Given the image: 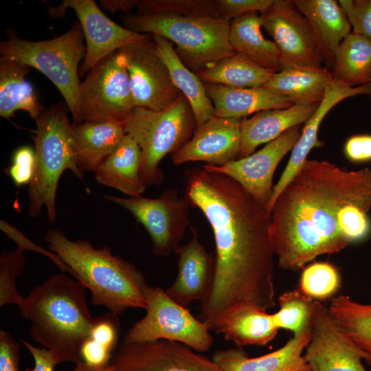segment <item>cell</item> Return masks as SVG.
Wrapping results in <instances>:
<instances>
[{"label": "cell", "instance_id": "33", "mask_svg": "<svg viewBox=\"0 0 371 371\" xmlns=\"http://www.w3.org/2000/svg\"><path fill=\"white\" fill-rule=\"evenodd\" d=\"M275 74L245 54L235 52L232 56L218 61L196 75L203 82L234 88H256L262 87Z\"/></svg>", "mask_w": 371, "mask_h": 371}, {"label": "cell", "instance_id": "5", "mask_svg": "<svg viewBox=\"0 0 371 371\" xmlns=\"http://www.w3.org/2000/svg\"><path fill=\"white\" fill-rule=\"evenodd\" d=\"M126 28L164 37L177 45L183 63L196 74L232 56L230 22L222 18L176 14H131L122 16Z\"/></svg>", "mask_w": 371, "mask_h": 371}, {"label": "cell", "instance_id": "8", "mask_svg": "<svg viewBox=\"0 0 371 371\" xmlns=\"http://www.w3.org/2000/svg\"><path fill=\"white\" fill-rule=\"evenodd\" d=\"M123 125L141 149L140 176L147 186L163 183L160 161L186 144L196 128L192 107L183 94L161 111L135 107Z\"/></svg>", "mask_w": 371, "mask_h": 371}, {"label": "cell", "instance_id": "42", "mask_svg": "<svg viewBox=\"0 0 371 371\" xmlns=\"http://www.w3.org/2000/svg\"><path fill=\"white\" fill-rule=\"evenodd\" d=\"M273 2L274 0H216L220 18L227 21L251 12L262 13Z\"/></svg>", "mask_w": 371, "mask_h": 371}, {"label": "cell", "instance_id": "12", "mask_svg": "<svg viewBox=\"0 0 371 371\" xmlns=\"http://www.w3.org/2000/svg\"><path fill=\"white\" fill-rule=\"evenodd\" d=\"M262 27L273 38L280 55L282 69H321L319 45L304 16L291 1L274 0L260 13Z\"/></svg>", "mask_w": 371, "mask_h": 371}, {"label": "cell", "instance_id": "3", "mask_svg": "<svg viewBox=\"0 0 371 371\" xmlns=\"http://www.w3.org/2000/svg\"><path fill=\"white\" fill-rule=\"evenodd\" d=\"M85 289L63 273L53 274L32 289L19 308L21 317L30 322L32 339L48 350L58 364L82 361L81 348L95 319Z\"/></svg>", "mask_w": 371, "mask_h": 371}, {"label": "cell", "instance_id": "15", "mask_svg": "<svg viewBox=\"0 0 371 371\" xmlns=\"http://www.w3.org/2000/svg\"><path fill=\"white\" fill-rule=\"evenodd\" d=\"M304 357L311 371H367L362 360L371 363V355L342 333L328 308L317 300H314L312 334Z\"/></svg>", "mask_w": 371, "mask_h": 371}, {"label": "cell", "instance_id": "16", "mask_svg": "<svg viewBox=\"0 0 371 371\" xmlns=\"http://www.w3.org/2000/svg\"><path fill=\"white\" fill-rule=\"evenodd\" d=\"M152 38L121 50L125 57L135 107L161 111L170 106L182 93L157 54Z\"/></svg>", "mask_w": 371, "mask_h": 371}, {"label": "cell", "instance_id": "29", "mask_svg": "<svg viewBox=\"0 0 371 371\" xmlns=\"http://www.w3.org/2000/svg\"><path fill=\"white\" fill-rule=\"evenodd\" d=\"M333 79L326 68L283 69L276 73L262 87L287 98L293 104H319Z\"/></svg>", "mask_w": 371, "mask_h": 371}, {"label": "cell", "instance_id": "26", "mask_svg": "<svg viewBox=\"0 0 371 371\" xmlns=\"http://www.w3.org/2000/svg\"><path fill=\"white\" fill-rule=\"evenodd\" d=\"M142 162L139 145L126 134L117 147L95 169V178L99 183L130 197L140 196L147 188L140 176Z\"/></svg>", "mask_w": 371, "mask_h": 371}, {"label": "cell", "instance_id": "45", "mask_svg": "<svg viewBox=\"0 0 371 371\" xmlns=\"http://www.w3.org/2000/svg\"><path fill=\"white\" fill-rule=\"evenodd\" d=\"M20 341L29 350L34 361V367L32 368H27L25 371H54L58 363L48 350L34 346L23 339H21Z\"/></svg>", "mask_w": 371, "mask_h": 371}, {"label": "cell", "instance_id": "11", "mask_svg": "<svg viewBox=\"0 0 371 371\" xmlns=\"http://www.w3.org/2000/svg\"><path fill=\"white\" fill-rule=\"evenodd\" d=\"M104 197L126 209L144 227L157 256L166 257L175 251L190 226V204L185 196H179L175 188L166 189L156 199L142 195L126 198L105 194Z\"/></svg>", "mask_w": 371, "mask_h": 371}, {"label": "cell", "instance_id": "13", "mask_svg": "<svg viewBox=\"0 0 371 371\" xmlns=\"http://www.w3.org/2000/svg\"><path fill=\"white\" fill-rule=\"evenodd\" d=\"M109 366L115 371H223L212 359L177 341H122Z\"/></svg>", "mask_w": 371, "mask_h": 371}, {"label": "cell", "instance_id": "1", "mask_svg": "<svg viewBox=\"0 0 371 371\" xmlns=\"http://www.w3.org/2000/svg\"><path fill=\"white\" fill-rule=\"evenodd\" d=\"M185 197L203 214L215 242L211 290L198 319L210 330L232 306L249 304L267 311L276 306L271 214L229 177L201 168L188 169Z\"/></svg>", "mask_w": 371, "mask_h": 371}, {"label": "cell", "instance_id": "22", "mask_svg": "<svg viewBox=\"0 0 371 371\" xmlns=\"http://www.w3.org/2000/svg\"><path fill=\"white\" fill-rule=\"evenodd\" d=\"M318 105L293 104L284 109L265 110L255 113L249 119H242L238 158L251 155L260 144L269 143L287 130L306 123Z\"/></svg>", "mask_w": 371, "mask_h": 371}, {"label": "cell", "instance_id": "37", "mask_svg": "<svg viewBox=\"0 0 371 371\" xmlns=\"http://www.w3.org/2000/svg\"><path fill=\"white\" fill-rule=\"evenodd\" d=\"M341 286L338 269L327 262H314L303 269L299 289L313 300L333 298Z\"/></svg>", "mask_w": 371, "mask_h": 371}, {"label": "cell", "instance_id": "18", "mask_svg": "<svg viewBox=\"0 0 371 371\" xmlns=\"http://www.w3.org/2000/svg\"><path fill=\"white\" fill-rule=\"evenodd\" d=\"M242 119L214 115L197 126L190 139L171 155L175 165L205 161L222 166L238 159L240 150Z\"/></svg>", "mask_w": 371, "mask_h": 371}, {"label": "cell", "instance_id": "7", "mask_svg": "<svg viewBox=\"0 0 371 371\" xmlns=\"http://www.w3.org/2000/svg\"><path fill=\"white\" fill-rule=\"evenodd\" d=\"M80 23L60 36L41 41L16 37L0 43V58L34 68L44 74L62 94L74 123H82L79 113L81 85L78 66L85 56L86 46Z\"/></svg>", "mask_w": 371, "mask_h": 371}, {"label": "cell", "instance_id": "41", "mask_svg": "<svg viewBox=\"0 0 371 371\" xmlns=\"http://www.w3.org/2000/svg\"><path fill=\"white\" fill-rule=\"evenodd\" d=\"M35 163V150L32 148L24 146L14 152L8 174L16 187L30 184L34 175Z\"/></svg>", "mask_w": 371, "mask_h": 371}, {"label": "cell", "instance_id": "9", "mask_svg": "<svg viewBox=\"0 0 371 371\" xmlns=\"http://www.w3.org/2000/svg\"><path fill=\"white\" fill-rule=\"evenodd\" d=\"M145 315L134 323L123 340L147 342L168 340L185 344L194 350L205 352L213 345L207 324L195 317L188 309L174 301L160 287L147 284Z\"/></svg>", "mask_w": 371, "mask_h": 371}, {"label": "cell", "instance_id": "32", "mask_svg": "<svg viewBox=\"0 0 371 371\" xmlns=\"http://www.w3.org/2000/svg\"><path fill=\"white\" fill-rule=\"evenodd\" d=\"M333 77L339 83L355 87L371 82V39L351 32L337 48Z\"/></svg>", "mask_w": 371, "mask_h": 371}, {"label": "cell", "instance_id": "28", "mask_svg": "<svg viewBox=\"0 0 371 371\" xmlns=\"http://www.w3.org/2000/svg\"><path fill=\"white\" fill-rule=\"evenodd\" d=\"M152 36L156 53L167 67L172 82L192 107L196 126L201 125L214 117L215 113L203 82L183 63L170 41L162 36Z\"/></svg>", "mask_w": 371, "mask_h": 371}, {"label": "cell", "instance_id": "31", "mask_svg": "<svg viewBox=\"0 0 371 371\" xmlns=\"http://www.w3.org/2000/svg\"><path fill=\"white\" fill-rule=\"evenodd\" d=\"M31 68L21 63L0 58V116L10 119L18 110H23L32 119L44 111L32 85L25 79Z\"/></svg>", "mask_w": 371, "mask_h": 371}, {"label": "cell", "instance_id": "27", "mask_svg": "<svg viewBox=\"0 0 371 371\" xmlns=\"http://www.w3.org/2000/svg\"><path fill=\"white\" fill-rule=\"evenodd\" d=\"M71 132L76 164L82 172L95 171L126 134L123 124L113 122L72 124Z\"/></svg>", "mask_w": 371, "mask_h": 371}, {"label": "cell", "instance_id": "34", "mask_svg": "<svg viewBox=\"0 0 371 371\" xmlns=\"http://www.w3.org/2000/svg\"><path fill=\"white\" fill-rule=\"evenodd\" d=\"M328 309L342 333L371 355V304H361L341 294L331 299Z\"/></svg>", "mask_w": 371, "mask_h": 371}, {"label": "cell", "instance_id": "2", "mask_svg": "<svg viewBox=\"0 0 371 371\" xmlns=\"http://www.w3.org/2000/svg\"><path fill=\"white\" fill-rule=\"evenodd\" d=\"M371 210V169L348 171L329 161L306 159L277 198L270 236L278 266L297 271L317 256L350 243L341 229L344 208Z\"/></svg>", "mask_w": 371, "mask_h": 371}, {"label": "cell", "instance_id": "36", "mask_svg": "<svg viewBox=\"0 0 371 371\" xmlns=\"http://www.w3.org/2000/svg\"><path fill=\"white\" fill-rule=\"evenodd\" d=\"M278 301L280 308L273 315L279 329L297 335L312 327L314 300L299 288L284 291Z\"/></svg>", "mask_w": 371, "mask_h": 371}, {"label": "cell", "instance_id": "38", "mask_svg": "<svg viewBox=\"0 0 371 371\" xmlns=\"http://www.w3.org/2000/svg\"><path fill=\"white\" fill-rule=\"evenodd\" d=\"M160 14L220 18L216 0H138L135 14Z\"/></svg>", "mask_w": 371, "mask_h": 371}, {"label": "cell", "instance_id": "35", "mask_svg": "<svg viewBox=\"0 0 371 371\" xmlns=\"http://www.w3.org/2000/svg\"><path fill=\"white\" fill-rule=\"evenodd\" d=\"M120 325L118 316L109 312L95 317L90 334L81 348L82 361L97 367L109 366L117 348Z\"/></svg>", "mask_w": 371, "mask_h": 371}, {"label": "cell", "instance_id": "46", "mask_svg": "<svg viewBox=\"0 0 371 371\" xmlns=\"http://www.w3.org/2000/svg\"><path fill=\"white\" fill-rule=\"evenodd\" d=\"M138 0H102L100 1L102 7L111 13L123 12L125 14L135 7L137 8Z\"/></svg>", "mask_w": 371, "mask_h": 371}, {"label": "cell", "instance_id": "6", "mask_svg": "<svg viewBox=\"0 0 371 371\" xmlns=\"http://www.w3.org/2000/svg\"><path fill=\"white\" fill-rule=\"evenodd\" d=\"M35 170L29 185L28 215L40 216L43 206L48 221L56 218V197L59 179L63 172L70 170L80 180L84 174L76 161L73 148L71 124L66 109L55 105L45 111L35 120Z\"/></svg>", "mask_w": 371, "mask_h": 371}, {"label": "cell", "instance_id": "40", "mask_svg": "<svg viewBox=\"0 0 371 371\" xmlns=\"http://www.w3.org/2000/svg\"><path fill=\"white\" fill-rule=\"evenodd\" d=\"M352 32L371 39V0L338 1Z\"/></svg>", "mask_w": 371, "mask_h": 371}, {"label": "cell", "instance_id": "20", "mask_svg": "<svg viewBox=\"0 0 371 371\" xmlns=\"http://www.w3.org/2000/svg\"><path fill=\"white\" fill-rule=\"evenodd\" d=\"M363 94L371 95L370 83L350 87L339 83L333 77L327 87L323 100L313 115L305 123L300 138L292 148L286 166L277 183L273 187L271 197L266 206V210L269 214L271 213L277 198L306 161L311 149L323 146L324 143L317 137V133L321 122L326 114L342 100Z\"/></svg>", "mask_w": 371, "mask_h": 371}, {"label": "cell", "instance_id": "4", "mask_svg": "<svg viewBox=\"0 0 371 371\" xmlns=\"http://www.w3.org/2000/svg\"><path fill=\"white\" fill-rule=\"evenodd\" d=\"M43 238L89 291L93 306H103L117 316L128 308H146L144 274L109 247L95 249L87 240H71L58 229H48Z\"/></svg>", "mask_w": 371, "mask_h": 371}, {"label": "cell", "instance_id": "21", "mask_svg": "<svg viewBox=\"0 0 371 371\" xmlns=\"http://www.w3.org/2000/svg\"><path fill=\"white\" fill-rule=\"evenodd\" d=\"M312 327L293 335L282 348L249 357L240 348L216 350L212 360L223 371H311L303 351L310 341Z\"/></svg>", "mask_w": 371, "mask_h": 371}, {"label": "cell", "instance_id": "43", "mask_svg": "<svg viewBox=\"0 0 371 371\" xmlns=\"http://www.w3.org/2000/svg\"><path fill=\"white\" fill-rule=\"evenodd\" d=\"M20 346L12 335L0 330V371H19Z\"/></svg>", "mask_w": 371, "mask_h": 371}, {"label": "cell", "instance_id": "23", "mask_svg": "<svg viewBox=\"0 0 371 371\" xmlns=\"http://www.w3.org/2000/svg\"><path fill=\"white\" fill-rule=\"evenodd\" d=\"M278 330L273 314L249 304H238L225 311L212 330L241 348L265 346L276 337Z\"/></svg>", "mask_w": 371, "mask_h": 371}, {"label": "cell", "instance_id": "48", "mask_svg": "<svg viewBox=\"0 0 371 371\" xmlns=\"http://www.w3.org/2000/svg\"><path fill=\"white\" fill-rule=\"evenodd\" d=\"M370 84H371V82H370Z\"/></svg>", "mask_w": 371, "mask_h": 371}, {"label": "cell", "instance_id": "44", "mask_svg": "<svg viewBox=\"0 0 371 371\" xmlns=\"http://www.w3.org/2000/svg\"><path fill=\"white\" fill-rule=\"evenodd\" d=\"M344 154L354 163L371 161V135L359 134L350 137L345 143Z\"/></svg>", "mask_w": 371, "mask_h": 371}, {"label": "cell", "instance_id": "30", "mask_svg": "<svg viewBox=\"0 0 371 371\" xmlns=\"http://www.w3.org/2000/svg\"><path fill=\"white\" fill-rule=\"evenodd\" d=\"M261 27L262 19L258 12L233 19L229 28L230 44L235 52L245 54L260 66L277 73L282 69L280 52L273 41L263 36Z\"/></svg>", "mask_w": 371, "mask_h": 371}, {"label": "cell", "instance_id": "17", "mask_svg": "<svg viewBox=\"0 0 371 371\" xmlns=\"http://www.w3.org/2000/svg\"><path fill=\"white\" fill-rule=\"evenodd\" d=\"M300 135V126H295L247 157L222 166L206 164L201 167L233 179L266 208L272 195V179L277 166L292 150Z\"/></svg>", "mask_w": 371, "mask_h": 371}, {"label": "cell", "instance_id": "14", "mask_svg": "<svg viewBox=\"0 0 371 371\" xmlns=\"http://www.w3.org/2000/svg\"><path fill=\"white\" fill-rule=\"evenodd\" d=\"M66 8L75 12L86 41V54L79 72L81 77L118 50L151 38L150 35L137 33L115 23L93 0H65L58 8L51 9L49 14L62 16Z\"/></svg>", "mask_w": 371, "mask_h": 371}, {"label": "cell", "instance_id": "47", "mask_svg": "<svg viewBox=\"0 0 371 371\" xmlns=\"http://www.w3.org/2000/svg\"><path fill=\"white\" fill-rule=\"evenodd\" d=\"M72 371H115L110 366L106 367H97L89 365L85 362L80 361L75 364Z\"/></svg>", "mask_w": 371, "mask_h": 371}, {"label": "cell", "instance_id": "10", "mask_svg": "<svg viewBox=\"0 0 371 371\" xmlns=\"http://www.w3.org/2000/svg\"><path fill=\"white\" fill-rule=\"evenodd\" d=\"M78 101L82 122L124 124L135 106L121 49L101 60L87 73L81 82Z\"/></svg>", "mask_w": 371, "mask_h": 371}, {"label": "cell", "instance_id": "19", "mask_svg": "<svg viewBox=\"0 0 371 371\" xmlns=\"http://www.w3.org/2000/svg\"><path fill=\"white\" fill-rule=\"evenodd\" d=\"M192 238L175 250L178 256V273L166 289V293L183 307L194 300L203 302L211 290L215 269V256L200 243L197 229L191 227Z\"/></svg>", "mask_w": 371, "mask_h": 371}, {"label": "cell", "instance_id": "39", "mask_svg": "<svg viewBox=\"0 0 371 371\" xmlns=\"http://www.w3.org/2000/svg\"><path fill=\"white\" fill-rule=\"evenodd\" d=\"M25 249L19 246L12 251H4L0 256V306L15 304L19 308L24 301L16 288V280L24 271Z\"/></svg>", "mask_w": 371, "mask_h": 371}, {"label": "cell", "instance_id": "24", "mask_svg": "<svg viewBox=\"0 0 371 371\" xmlns=\"http://www.w3.org/2000/svg\"><path fill=\"white\" fill-rule=\"evenodd\" d=\"M308 21L324 62L333 65L335 51L351 32V25L339 3L334 0H293Z\"/></svg>", "mask_w": 371, "mask_h": 371}, {"label": "cell", "instance_id": "25", "mask_svg": "<svg viewBox=\"0 0 371 371\" xmlns=\"http://www.w3.org/2000/svg\"><path fill=\"white\" fill-rule=\"evenodd\" d=\"M207 96L214 107V115L242 119L252 113L269 109H284L293 105L286 97L263 87L234 88L203 82Z\"/></svg>", "mask_w": 371, "mask_h": 371}]
</instances>
